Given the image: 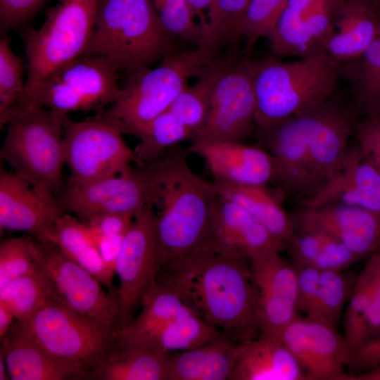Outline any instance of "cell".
I'll use <instances>...</instances> for the list:
<instances>
[{
	"mask_svg": "<svg viewBox=\"0 0 380 380\" xmlns=\"http://www.w3.org/2000/svg\"><path fill=\"white\" fill-rule=\"evenodd\" d=\"M158 277L170 281L200 317L232 342L239 344L260 336L249 258L222 254L202 243Z\"/></svg>",
	"mask_w": 380,
	"mask_h": 380,
	"instance_id": "1",
	"label": "cell"
},
{
	"mask_svg": "<svg viewBox=\"0 0 380 380\" xmlns=\"http://www.w3.org/2000/svg\"><path fill=\"white\" fill-rule=\"evenodd\" d=\"M186 155L174 150L147 165L154 191L158 274L172 270L205 241L220 197L216 184L196 175Z\"/></svg>",
	"mask_w": 380,
	"mask_h": 380,
	"instance_id": "2",
	"label": "cell"
},
{
	"mask_svg": "<svg viewBox=\"0 0 380 380\" xmlns=\"http://www.w3.org/2000/svg\"><path fill=\"white\" fill-rule=\"evenodd\" d=\"M341 63L325 51L292 61L251 60L259 129L319 104L338 90Z\"/></svg>",
	"mask_w": 380,
	"mask_h": 380,
	"instance_id": "3",
	"label": "cell"
},
{
	"mask_svg": "<svg viewBox=\"0 0 380 380\" xmlns=\"http://www.w3.org/2000/svg\"><path fill=\"white\" fill-rule=\"evenodd\" d=\"M205 45L172 52L155 68L128 75L118 99L94 118L118 129L122 134L137 136L157 116L167 110L186 87L218 56Z\"/></svg>",
	"mask_w": 380,
	"mask_h": 380,
	"instance_id": "4",
	"label": "cell"
},
{
	"mask_svg": "<svg viewBox=\"0 0 380 380\" xmlns=\"http://www.w3.org/2000/svg\"><path fill=\"white\" fill-rule=\"evenodd\" d=\"M152 0H98L94 34L84 54L103 55L127 75L174 52Z\"/></svg>",
	"mask_w": 380,
	"mask_h": 380,
	"instance_id": "5",
	"label": "cell"
},
{
	"mask_svg": "<svg viewBox=\"0 0 380 380\" xmlns=\"http://www.w3.org/2000/svg\"><path fill=\"white\" fill-rule=\"evenodd\" d=\"M97 2L59 0L47 11L39 28H23L27 77L18 108L32 106L40 85L51 72L84 54L94 31Z\"/></svg>",
	"mask_w": 380,
	"mask_h": 380,
	"instance_id": "6",
	"label": "cell"
},
{
	"mask_svg": "<svg viewBox=\"0 0 380 380\" xmlns=\"http://www.w3.org/2000/svg\"><path fill=\"white\" fill-rule=\"evenodd\" d=\"M61 113L37 105L16 108L6 124L0 158L34 186L57 194L65 164Z\"/></svg>",
	"mask_w": 380,
	"mask_h": 380,
	"instance_id": "7",
	"label": "cell"
},
{
	"mask_svg": "<svg viewBox=\"0 0 380 380\" xmlns=\"http://www.w3.org/2000/svg\"><path fill=\"white\" fill-rule=\"evenodd\" d=\"M20 322L48 353L76 370L83 379L113 350L119 331L80 317L54 299Z\"/></svg>",
	"mask_w": 380,
	"mask_h": 380,
	"instance_id": "8",
	"label": "cell"
},
{
	"mask_svg": "<svg viewBox=\"0 0 380 380\" xmlns=\"http://www.w3.org/2000/svg\"><path fill=\"white\" fill-rule=\"evenodd\" d=\"M119 71L117 65L105 56H80L44 79L32 106L44 107L64 115L75 111L100 113L120 94Z\"/></svg>",
	"mask_w": 380,
	"mask_h": 380,
	"instance_id": "9",
	"label": "cell"
},
{
	"mask_svg": "<svg viewBox=\"0 0 380 380\" xmlns=\"http://www.w3.org/2000/svg\"><path fill=\"white\" fill-rule=\"evenodd\" d=\"M122 135L101 120L75 122L66 116L63 149L65 163L70 172L68 184H89L119 173L132 163L139 165L134 151Z\"/></svg>",
	"mask_w": 380,
	"mask_h": 380,
	"instance_id": "10",
	"label": "cell"
},
{
	"mask_svg": "<svg viewBox=\"0 0 380 380\" xmlns=\"http://www.w3.org/2000/svg\"><path fill=\"white\" fill-rule=\"evenodd\" d=\"M37 261L53 298L75 314L120 330L118 298L52 243L34 237Z\"/></svg>",
	"mask_w": 380,
	"mask_h": 380,
	"instance_id": "11",
	"label": "cell"
},
{
	"mask_svg": "<svg viewBox=\"0 0 380 380\" xmlns=\"http://www.w3.org/2000/svg\"><path fill=\"white\" fill-rule=\"evenodd\" d=\"M156 214L148 205L134 216L126 232L115 263L120 330L127 327L141 308L158 272Z\"/></svg>",
	"mask_w": 380,
	"mask_h": 380,
	"instance_id": "12",
	"label": "cell"
},
{
	"mask_svg": "<svg viewBox=\"0 0 380 380\" xmlns=\"http://www.w3.org/2000/svg\"><path fill=\"white\" fill-rule=\"evenodd\" d=\"M63 211L82 222L107 213L136 216L153 205L154 191L146 165L127 166L119 173L86 185L68 184L57 198Z\"/></svg>",
	"mask_w": 380,
	"mask_h": 380,
	"instance_id": "13",
	"label": "cell"
},
{
	"mask_svg": "<svg viewBox=\"0 0 380 380\" xmlns=\"http://www.w3.org/2000/svg\"><path fill=\"white\" fill-rule=\"evenodd\" d=\"M255 110L251 59L245 58L220 79L205 122L194 140L242 142L253 131Z\"/></svg>",
	"mask_w": 380,
	"mask_h": 380,
	"instance_id": "14",
	"label": "cell"
},
{
	"mask_svg": "<svg viewBox=\"0 0 380 380\" xmlns=\"http://www.w3.org/2000/svg\"><path fill=\"white\" fill-rule=\"evenodd\" d=\"M304 113L315 193L340 166L359 114L338 91Z\"/></svg>",
	"mask_w": 380,
	"mask_h": 380,
	"instance_id": "15",
	"label": "cell"
},
{
	"mask_svg": "<svg viewBox=\"0 0 380 380\" xmlns=\"http://www.w3.org/2000/svg\"><path fill=\"white\" fill-rule=\"evenodd\" d=\"M280 252L266 251L250 258L260 322V335L280 338L298 315V281L295 266Z\"/></svg>",
	"mask_w": 380,
	"mask_h": 380,
	"instance_id": "16",
	"label": "cell"
},
{
	"mask_svg": "<svg viewBox=\"0 0 380 380\" xmlns=\"http://www.w3.org/2000/svg\"><path fill=\"white\" fill-rule=\"evenodd\" d=\"M280 338L309 380H349L350 350L337 331L328 325L298 316Z\"/></svg>",
	"mask_w": 380,
	"mask_h": 380,
	"instance_id": "17",
	"label": "cell"
},
{
	"mask_svg": "<svg viewBox=\"0 0 380 380\" xmlns=\"http://www.w3.org/2000/svg\"><path fill=\"white\" fill-rule=\"evenodd\" d=\"M293 218L296 230L317 229L338 239L360 259L380 251V213L342 203L304 208Z\"/></svg>",
	"mask_w": 380,
	"mask_h": 380,
	"instance_id": "18",
	"label": "cell"
},
{
	"mask_svg": "<svg viewBox=\"0 0 380 380\" xmlns=\"http://www.w3.org/2000/svg\"><path fill=\"white\" fill-rule=\"evenodd\" d=\"M261 139L272 156L277 179L285 191L306 199L315 191L304 110L260 128Z\"/></svg>",
	"mask_w": 380,
	"mask_h": 380,
	"instance_id": "19",
	"label": "cell"
},
{
	"mask_svg": "<svg viewBox=\"0 0 380 380\" xmlns=\"http://www.w3.org/2000/svg\"><path fill=\"white\" fill-rule=\"evenodd\" d=\"M63 213L53 192L1 168L0 229L38 237Z\"/></svg>",
	"mask_w": 380,
	"mask_h": 380,
	"instance_id": "20",
	"label": "cell"
},
{
	"mask_svg": "<svg viewBox=\"0 0 380 380\" xmlns=\"http://www.w3.org/2000/svg\"><path fill=\"white\" fill-rule=\"evenodd\" d=\"M187 153L201 156L215 181L242 186H266L277 179L268 151L242 142L194 140Z\"/></svg>",
	"mask_w": 380,
	"mask_h": 380,
	"instance_id": "21",
	"label": "cell"
},
{
	"mask_svg": "<svg viewBox=\"0 0 380 380\" xmlns=\"http://www.w3.org/2000/svg\"><path fill=\"white\" fill-rule=\"evenodd\" d=\"M141 310L125 327L119 330L115 346L156 351L163 333L192 308L167 279H156L145 295Z\"/></svg>",
	"mask_w": 380,
	"mask_h": 380,
	"instance_id": "22",
	"label": "cell"
},
{
	"mask_svg": "<svg viewBox=\"0 0 380 380\" xmlns=\"http://www.w3.org/2000/svg\"><path fill=\"white\" fill-rule=\"evenodd\" d=\"M342 203L380 213V173L358 146L348 148L336 171L308 199L305 208Z\"/></svg>",
	"mask_w": 380,
	"mask_h": 380,
	"instance_id": "23",
	"label": "cell"
},
{
	"mask_svg": "<svg viewBox=\"0 0 380 380\" xmlns=\"http://www.w3.org/2000/svg\"><path fill=\"white\" fill-rule=\"evenodd\" d=\"M203 243L222 254L249 258L266 251L281 253L286 247L243 208L221 196Z\"/></svg>",
	"mask_w": 380,
	"mask_h": 380,
	"instance_id": "24",
	"label": "cell"
},
{
	"mask_svg": "<svg viewBox=\"0 0 380 380\" xmlns=\"http://www.w3.org/2000/svg\"><path fill=\"white\" fill-rule=\"evenodd\" d=\"M0 353L11 380L83 379L76 370L48 353L19 320H15L1 341Z\"/></svg>",
	"mask_w": 380,
	"mask_h": 380,
	"instance_id": "25",
	"label": "cell"
},
{
	"mask_svg": "<svg viewBox=\"0 0 380 380\" xmlns=\"http://www.w3.org/2000/svg\"><path fill=\"white\" fill-rule=\"evenodd\" d=\"M380 36L377 0H346L324 51L341 63L361 55Z\"/></svg>",
	"mask_w": 380,
	"mask_h": 380,
	"instance_id": "26",
	"label": "cell"
},
{
	"mask_svg": "<svg viewBox=\"0 0 380 380\" xmlns=\"http://www.w3.org/2000/svg\"><path fill=\"white\" fill-rule=\"evenodd\" d=\"M229 380H303L305 374L280 338L260 335L239 344Z\"/></svg>",
	"mask_w": 380,
	"mask_h": 380,
	"instance_id": "27",
	"label": "cell"
},
{
	"mask_svg": "<svg viewBox=\"0 0 380 380\" xmlns=\"http://www.w3.org/2000/svg\"><path fill=\"white\" fill-rule=\"evenodd\" d=\"M36 238L56 246L118 298V288L113 284L115 273L103 261L88 226L77 217L63 213L49 231Z\"/></svg>",
	"mask_w": 380,
	"mask_h": 380,
	"instance_id": "28",
	"label": "cell"
},
{
	"mask_svg": "<svg viewBox=\"0 0 380 380\" xmlns=\"http://www.w3.org/2000/svg\"><path fill=\"white\" fill-rule=\"evenodd\" d=\"M239 344L222 336L193 349L173 353L167 380L229 379Z\"/></svg>",
	"mask_w": 380,
	"mask_h": 380,
	"instance_id": "29",
	"label": "cell"
},
{
	"mask_svg": "<svg viewBox=\"0 0 380 380\" xmlns=\"http://www.w3.org/2000/svg\"><path fill=\"white\" fill-rule=\"evenodd\" d=\"M220 195L239 205L277 240L286 243L296 232L293 218L266 186H242L215 181Z\"/></svg>",
	"mask_w": 380,
	"mask_h": 380,
	"instance_id": "30",
	"label": "cell"
},
{
	"mask_svg": "<svg viewBox=\"0 0 380 380\" xmlns=\"http://www.w3.org/2000/svg\"><path fill=\"white\" fill-rule=\"evenodd\" d=\"M171 355L114 346L88 374L93 380H167Z\"/></svg>",
	"mask_w": 380,
	"mask_h": 380,
	"instance_id": "31",
	"label": "cell"
},
{
	"mask_svg": "<svg viewBox=\"0 0 380 380\" xmlns=\"http://www.w3.org/2000/svg\"><path fill=\"white\" fill-rule=\"evenodd\" d=\"M239 59L233 55L217 56L184 89L167 109L192 132L195 138L202 129L214 90L221 77Z\"/></svg>",
	"mask_w": 380,
	"mask_h": 380,
	"instance_id": "32",
	"label": "cell"
},
{
	"mask_svg": "<svg viewBox=\"0 0 380 380\" xmlns=\"http://www.w3.org/2000/svg\"><path fill=\"white\" fill-rule=\"evenodd\" d=\"M340 75L359 115H380V36L361 55L341 63Z\"/></svg>",
	"mask_w": 380,
	"mask_h": 380,
	"instance_id": "33",
	"label": "cell"
},
{
	"mask_svg": "<svg viewBox=\"0 0 380 380\" xmlns=\"http://www.w3.org/2000/svg\"><path fill=\"white\" fill-rule=\"evenodd\" d=\"M294 265H310L320 270H344L360 258L338 239L317 229H299L285 249Z\"/></svg>",
	"mask_w": 380,
	"mask_h": 380,
	"instance_id": "34",
	"label": "cell"
},
{
	"mask_svg": "<svg viewBox=\"0 0 380 380\" xmlns=\"http://www.w3.org/2000/svg\"><path fill=\"white\" fill-rule=\"evenodd\" d=\"M53 298L51 285L39 262L29 272L13 279L0 288V305L8 308L16 320L29 319Z\"/></svg>",
	"mask_w": 380,
	"mask_h": 380,
	"instance_id": "35",
	"label": "cell"
},
{
	"mask_svg": "<svg viewBox=\"0 0 380 380\" xmlns=\"http://www.w3.org/2000/svg\"><path fill=\"white\" fill-rule=\"evenodd\" d=\"M190 137H194L190 129L173 113L165 110L137 136L139 143L134 151L139 165H148L158 160L167 149Z\"/></svg>",
	"mask_w": 380,
	"mask_h": 380,
	"instance_id": "36",
	"label": "cell"
},
{
	"mask_svg": "<svg viewBox=\"0 0 380 380\" xmlns=\"http://www.w3.org/2000/svg\"><path fill=\"white\" fill-rule=\"evenodd\" d=\"M266 39L272 55L279 58H305L324 51L312 39L302 18L286 6Z\"/></svg>",
	"mask_w": 380,
	"mask_h": 380,
	"instance_id": "37",
	"label": "cell"
},
{
	"mask_svg": "<svg viewBox=\"0 0 380 380\" xmlns=\"http://www.w3.org/2000/svg\"><path fill=\"white\" fill-rule=\"evenodd\" d=\"M354 281L355 278L344 273L343 270H321L319 291L307 318L337 329Z\"/></svg>",
	"mask_w": 380,
	"mask_h": 380,
	"instance_id": "38",
	"label": "cell"
},
{
	"mask_svg": "<svg viewBox=\"0 0 380 380\" xmlns=\"http://www.w3.org/2000/svg\"><path fill=\"white\" fill-rule=\"evenodd\" d=\"M380 284V251L369 257L355 278L343 318V338L348 346Z\"/></svg>",
	"mask_w": 380,
	"mask_h": 380,
	"instance_id": "39",
	"label": "cell"
},
{
	"mask_svg": "<svg viewBox=\"0 0 380 380\" xmlns=\"http://www.w3.org/2000/svg\"><path fill=\"white\" fill-rule=\"evenodd\" d=\"M251 0H213L201 45L218 50L239 39L238 28Z\"/></svg>",
	"mask_w": 380,
	"mask_h": 380,
	"instance_id": "40",
	"label": "cell"
},
{
	"mask_svg": "<svg viewBox=\"0 0 380 380\" xmlns=\"http://www.w3.org/2000/svg\"><path fill=\"white\" fill-rule=\"evenodd\" d=\"M25 89L21 58L14 53L6 34L0 39V127L20 104Z\"/></svg>",
	"mask_w": 380,
	"mask_h": 380,
	"instance_id": "41",
	"label": "cell"
},
{
	"mask_svg": "<svg viewBox=\"0 0 380 380\" xmlns=\"http://www.w3.org/2000/svg\"><path fill=\"white\" fill-rule=\"evenodd\" d=\"M159 20L168 34L201 45L203 30L194 20L187 0H152Z\"/></svg>",
	"mask_w": 380,
	"mask_h": 380,
	"instance_id": "42",
	"label": "cell"
},
{
	"mask_svg": "<svg viewBox=\"0 0 380 380\" xmlns=\"http://www.w3.org/2000/svg\"><path fill=\"white\" fill-rule=\"evenodd\" d=\"M34 237L8 238L0 244V288L37 265Z\"/></svg>",
	"mask_w": 380,
	"mask_h": 380,
	"instance_id": "43",
	"label": "cell"
},
{
	"mask_svg": "<svg viewBox=\"0 0 380 380\" xmlns=\"http://www.w3.org/2000/svg\"><path fill=\"white\" fill-rule=\"evenodd\" d=\"M288 0H251L238 28L239 38H267Z\"/></svg>",
	"mask_w": 380,
	"mask_h": 380,
	"instance_id": "44",
	"label": "cell"
},
{
	"mask_svg": "<svg viewBox=\"0 0 380 380\" xmlns=\"http://www.w3.org/2000/svg\"><path fill=\"white\" fill-rule=\"evenodd\" d=\"M48 0H0V33L26 27Z\"/></svg>",
	"mask_w": 380,
	"mask_h": 380,
	"instance_id": "45",
	"label": "cell"
},
{
	"mask_svg": "<svg viewBox=\"0 0 380 380\" xmlns=\"http://www.w3.org/2000/svg\"><path fill=\"white\" fill-rule=\"evenodd\" d=\"M354 136L360 151L380 173V115L359 119Z\"/></svg>",
	"mask_w": 380,
	"mask_h": 380,
	"instance_id": "46",
	"label": "cell"
},
{
	"mask_svg": "<svg viewBox=\"0 0 380 380\" xmlns=\"http://www.w3.org/2000/svg\"><path fill=\"white\" fill-rule=\"evenodd\" d=\"M294 266L298 281V310L308 316L319 291L321 270L310 265Z\"/></svg>",
	"mask_w": 380,
	"mask_h": 380,
	"instance_id": "47",
	"label": "cell"
},
{
	"mask_svg": "<svg viewBox=\"0 0 380 380\" xmlns=\"http://www.w3.org/2000/svg\"><path fill=\"white\" fill-rule=\"evenodd\" d=\"M380 365V330L370 340L353 350L349 357V380Z\"/></svg>",
	"mask_w": 380,
	"mask_h": 380,
	"instance_id": "48",
	"label": "cell"
},
{
	"mask_svg": "<svg viewBox=\"0 0 380 380\" xmlns=\"http://www.w3.org/2000/svg\"><path fill=\"white\" fill-rule=\"evenodd\" d=\"M380 330V284L348 348L353 350L370 340Z\"/></svg>",
	"mask_w": 380,
	"mask_h": 380,
	"instance_id": "49",
	"label": "cell"
},
{
	"mask_svg": "<svg viewBox=\"0 0 380 380\" xmlns=\"http://www.w3.org/2000/svg\"><path fill=\"white\" fill-rule=\"evenodd\" d=\"M134 216L122 213H107L96 216L84 222L94 234L116 236H124Z\"/></svg>",
	"mask_w": 380,
	"mask_h": 380,
	"instance_id": "50",
	"label": "cell"
},
{
	"mask_svg": "<svg viewBox=\"0 0 380 380\" xmlns=\"http://www.w3.org/2000/svg\"><path fill=\"white\" fill-rule=\"evenodd\" d=\"M91 234L103 261L115 273L116 260L125 234L116 236Z\"/></svg>",
	"mask_w": 380,
	"mask_h": 380,
	"instance_id": "51",
	"label": "cell"
},
{
	"mask_svg": "<svg viewBox=\"0 0 380 380\" xmlns=\"http://www.w3.org/2000/svg\"><path fill=\"white\" fill-rule=\"evenodd\" d=\"M195 13L196 16H198L201 20V27L202 30L205 29L207 24V18L204 15L203 12L205 9L208 11L213 0H187Z\"/></svg>",
	"mask_w": 380,
	"mask_h": 380,
	"instance_id": "52",
	"label": "cell"
},
{
	"mask_svg": "<svg viewBox=\"0 0 380 380\" xmlns=\"http://www.w3.org/2000/svg\"><path fill=\"white\" fill-rule=\"evenodd\" d=\"M15 320L13 314L8 308L0 305V341L9 331Z\"/></svg>",
	"mask_w": 380,
	"mask_h": 380,
	"instance_id": "53",
	"label": "cell"
},
{
	"mask_svg": "<svg viewBox=\"0 0 380 380\" xmlns=\"http://www.w3.org/2000/svg\"><path fill=\"white\" fill-rule=\"evenodd\" d=\"M353 380H380V365L355 376Z\"/></svg>",
	"mask_w": 380,
	"mask_h": 380,
	"instance_id": "54",
	"label": "cell"
},
{
	"mask_svg": "<svg viewBox=\"0 0 380 380\" xmlns=\"http://www.w3.org/2000/svg\"><path fill=\"white\" fill-rule=\"evenodd\" d=\"M10 376L8 374L6 362L5 358L0 353V380H8Z\"/></svg>",
	"mask_w": 380,
	"mask_h": 380,
	"instance_id": "55",
	"label": "cell"
},
{
	"mask_svg": "<svg viewBox=\"0 0 380 380\" xmlns=\"http://www.w3.org/2000/svg\"><path fill=\"white\" fill-rule=\"evenodd\" d=\"M378 1V4H379V9H380V0H377Z\"/></svg>",
	"mask_w": 380,
	"mask_h": 380,
	"instance_id": "56",
	"label": "cell"
}]
</instances>
